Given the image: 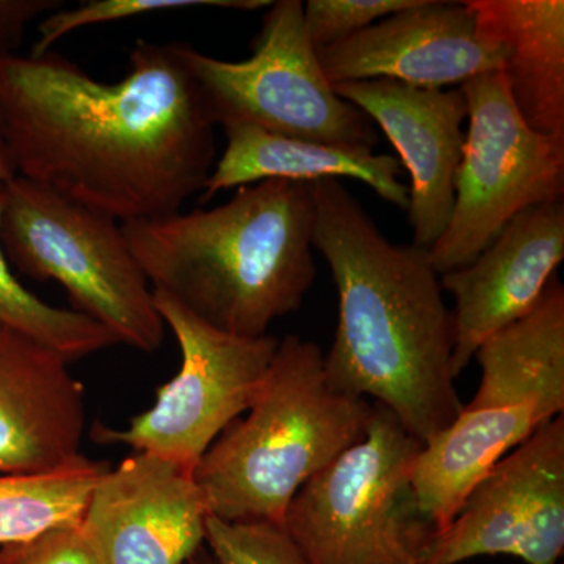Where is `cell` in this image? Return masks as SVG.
Returning <instances> with one entry per match:
<instances>
[{"mask_svg":"<svg viewBox=\"0 0 564 564\" xmlns=\"http://www.w3.org/2000/svg\"><path fill=\"white\" fill-rule=\"evenodd\" d=\"M177 52L214 126H254L334 147L373 150L378 143L373 122L323 74L300 0L270 3L247 61H220L184 43Z\"/></svg>","mask_w":564,"mask_h":564,"instance_id":"obj_8","label":"cell"},{"mask_svg":"<svg viewBox=\"0 0 564 564\" xmlns=\"http://www.w3.org/2000/svg\"><path fill=\"white\" fill-rule=\"evenodd\" d=\"M207 516L193 474L135 454L99 480L82 524L102 564H185L204 547Z\"/></svg>","mask_w":564,"mask_h":564,"instance_id":"obj_14","label":"cell"},{"mask_svg":"<svg viewBox=\"0 0 564 564\" xmlns=\"http://www.w3.org/2000/svg\"><path fill=\"white\" fill-rule=\"evenodd\" d=\"M481 377L473 402L423 444L413 486L436 533L503 456L564 413V289L558 276L521 321L475 352Z\"/></svg>","mask_w":564,"mask_h":564,"instance_id":"obj_5","label":"cell"},{"mask_svg":"<svg viewBox=\"0 0 564 564\" xmlns=\"http://www.w3.org/2000/svg\"><path fill=\"white\" fill-rule=\"evenodd\" d=\"M478 33L503 50L502 74L533 131L564 137L563 0H467Z\"/></svg>","mask_w":564,"mask_h":564,"instance_id":"obj_18","label":"cell"},{"mask_svg":"<svg viewBox=\"0 0 564 564\" xmlns=\"http://www.w3.org/2000/svg\"><path fill=\"white\" fill-rule=\"evenodd\" d=\"M423 444L372 403L369 425L296 492L284 529L307 564H426L436 529L413 486Z\"/></svg>","mask_w":564,"mask_h":564,"instance_id":"obj_6","label":"cell"},{"mask_svg":"<svg viewBox=\"0 0 564 564\" xmlns=\"http://www.w3.org/2000/svg\"><path fill=\"white\" fill-rule=\"evenodd\" d=\"M314 221L311 182L267 180L221 206L121 228L154 291L220 332L256 339L313 288Z\"/></svg>","mask_w":564,"mask_h":564,"instance_id":"obj_3","label":"cell"},{"mask_svg":"<svg viewBox=\"0 0 564 564\" xmlns=\"http://www.w3.org/2000/svg\"><path fill=\"white\" fill-rule=\"evenodd\" d=\"M265 0H90L69 10L52 11L39 28L40 39L31 54L52 51L57 41L88 25L107 24L155 11L188 9V7H220V9L258 10L270 7Z\"/></svg>","mask_w":564,"mask_h":564,"instance_id":"obj_21","label":"cell"},{"mask_svg":"<svg viewBox=\"0 0 564 564\" xmlns=\"http://www.w3.org/2000/svg\"><path fill=\"white\" fill-rule=\"evenodd\" d=\"M0 245L21 273L58 282L73 311L120 344L144 352L161 348L165 323L120 221L14 176L7 184Z\"/></svg>","mask_w":564,"mask_h":564,"instance_id":"obj_7","label":"cell"},{"mask_svg":"<svg viewBox=\"0 0 564 564\" xmlns=\"http://www.w3.org/2000/svg\"><path fill=\"white\" fill-rule=\"evenodd\" d=\"M226 148L204 185L203 202L215 193L267 180L315 182L361 181L380 198L406 210L410 188L403 184L402 163L393 155L367 148L334 147L262 131L254 126H226Z\"/></svg>","mask_w":564,"mask_h":564,"instance_id":"obj_17","label":"cell"},{"mask_svg":"<svg viewBox=\"0 0 564 564\" xmlns=\"http://www.w3.org/2000/svg\"><path fill=\"white\" fill-rule=\"evenodd\" d=\"M177 43L137 41L107 84L54 50L0 57V139L17 176L120 223L182 210L215 166Z\"/></svg>","mask_w":564,"mask_h":564,"instance_id":"obj_1","label":"cell"},{"mask_svg":"<svg viewBox=\"0 0 564 564\" xmlns=\"http://www.w3.org/2000/svg\"><path fill=\"white\" fill-rule=\"evenodd\" d=\"M333 88L377 124L399 152L397 159L411 180L406 214L413 245L430 250L454 212L467 120L462 88L432 90L389 79L344 82Z\"/></svg>","mask_w":564,"mask_h":564,"instance_id":"obj_13","label":"cell"},{"mask_svg":"<svg viewBox=\"0 0 564 564\" xmlns=\"http://www.w3.org/2000/svg\"><path fill=\"white\" fill-rule=\"evenodd\" d=\"M204 544L214 564H307L284 525L207 516Z\"/></svg>","mask_w":564,"mask_h":564,"instance_id":"obj_22","label":"cell"},{"mask_svg":"<svg viewBox=\"0 0 564 564\" xmlns=\"http://www.w3.org/2000/svg\"><path fill=\"white\" fill-rule=\"evenodd\" d=\"M161 314L181 348V369L158 389V400L129 423L115 430L96 423L99 444H124L195 473L210 445L252 406L278 350L273 336L240 337L220 332L170 296L154 291Z\"/></svg>","mask_w":564,"mask_h":564,"instance_id":"obj_10","label":"cell"},{"mask_svg":"<svg viewBox=\"0 0 564 564\" xmlns=\"http://www.w3.org/2000/svg\"><path fill=\"white\" fill-rule=\"evenodd\" d=\"M469 129L456 170L455 204L429 252L444 274L474 262L516 215L563 202L564 137L533 131L516 109L502 70L463 84Z\"/></svg>","mask_w":564,"mask_h":564,"instance_id":"obj_9","label":"cell"},{"mask_svg":"<svg viewBox=\"0 0 564 564\" xmlns=\"http://www.w3.org/2000/svg\"><path fill=\"white\" fill-rule=\"evenodd\" d=\"M313 247L328 263L339 321L325 377L334 391L373 399L429 443L458 417L454 314L429 252L393 243L340 180L311 182Z\"/></svg>","mask_w":564,"mask_h":564,"instance_id":"obj_2","label":"cell"},{"mask_svg":"<svg viewBox=\"0 0 564 564\" xmlns=\"http://www.w3.org/2000/svg\"><path fill=\"white\" fill-rule=\"evenodd\" d=\"M0 564H102L84 524L62 527L24 543L0 547Z\"/></svg>","mask_w":564,"mask_h":564,"instance_id":"obj_24","label":"cell"},{"mask_svg":"<svg viewBox=\"0 0 564 564\" xmlns=\"http://www.w3.org/2000/svg\"><path fill=\"white\" fill-rule=\"evenodd\" d=\"M417 3L419 0H310L303 3L304 29L314 50L321 51Z\"/></svg>","mask_w":564,"mask_h":564,"instance_id":"obj_23","label":"cell"},{"mask_svg":"<svg viewBox=\"0 0 564 564\" xmlns=\"http://www.w3.org/2000/svg\"><path fill=\"white\" fill-rule=\"evenodd\" d=\"M14 176H17V173H14L13 166H11L2 139H0V184H9Z\"/></svg>","mask_w":564,"mask_h":564,"instance_id":"obj_26","label":"cell"},{"mask_svg":"<svg viewBox=\"0 0 564 564\" xmlns=\"http://www.w3.org/2000/svg\"><path fill=\"white\" fill-rule=\"evenodd\" d=\"M329 84L372 79L443 90L502 69L503 50L478 33L467 2L419 0L317 51Z\"/></svg>","mask_w":564,"mask_h":564,"instance_id":"obj_12","label":"cell"},{"mask_svg":"<svg viewBox=\"0 0 564 564\" xmlns=\"http://www.w3.org/2000/svg\"><path fill=\"white\" fill-rule=\"evenodd\" d=\"M564 554V415L541 426L477 481L426 564L510 555L560 564Z\"/></svg>","mask_w":564,"mask_h":564,"instance_id":"obj_11","label":"cell"},{"mask_svg":"<svg viewBox=\"0 0 564 564\" xmlns=\"http://www.w3.org/2000/svg\"><path fill=\"white\" fill-rule=\"evenodd\" d=\"M7 184H0V223ZM0 325L17 329L68 362L107 350L120 340L98 322L73 310L51 306L17 280L0 245Z\"/></svg>","mask_w":564,"mask_h":564,"instance_id":"obj_20","label":"cell"},{"mask_svg":"<svg viewBox=\"0 0 564 564\" xmlns=\"http://www.w3.org/2000/svg\"><path fill=\"white\" fill-rule=\"evenodd\" d=\"M85 392L69 362L0 325V475L58 469L82 455Z\"/></svg>","mask_w":564,"mask_h":564,"instance_id":"obj_16","label":"cell"},{"mask_svg":"<svg viewBox=\"0 0 564 564\" xmlns=\"http://www.w3.org/2000/svg\"><path fill=\"white\" fill-rule=\"evenodd\" d=\"M247 413L210 445L193 478L207 514L284 525L296 492L362 440L372 403L334 391L321 347L289 334Z\"/></svg>","mask_w":564,"mask_h":564,"instance_id":"obj_4","label":"cell"},{"mask_svg":"<svg viewBox=\"0 0 564 564\" xmlns=\"http://www.w3.org/2000/svg\"><path fill=\"white\" fill-rule=\"evenodd\" d=\"M563 259L564 204L555 202L516 215L474 262L441 274L455 300V378L485 340L532 313Z\"/></svg>","mask_w":564,"mask_h":564,"instance_id":"obj_15","label":"cell"},{"mask_svg":"<svg viewBox=\"0 0 564 564\" xmlns=\"http://www.w3.org/2000/svg\"><path fill=\"white\" fill-rule=\"evenodd\" d=\"M110 464L84 454L58 469L0 475V547L80 524Z\"/></svg>","mask_w":564,"mask_h":564,"instance_id":"obj_19","label":"cell"},{"mask_svg":"<svg viewBox=\"0 0 564 564\" xmlns=\"http://www.w3.org/2000/svg\"><path fill=\"white\" fill-rule=\"evenodd\" d=\"M62 6L57 0H0V57L14 54L29 22Z\"/></svg>","mask_w":564,"mask_h":564,"instance_id":"obj_25","label":"cell"},{"mask_svg":"<svg viewBox=\"0 0 564 564\" xmlns=\"http://www.w3.org/2000/svg\"><path fill=\"white\" fill-rule=\"evenodd\" d=\"M187 564H214V560H212L209 551L202 547L198 552H196L195 555L192 556L191 560H188Z\"/></svg>","mask_w":564,"mask_h":564,"instance_id":"obj_27","label":"cell"}]
</instances>
